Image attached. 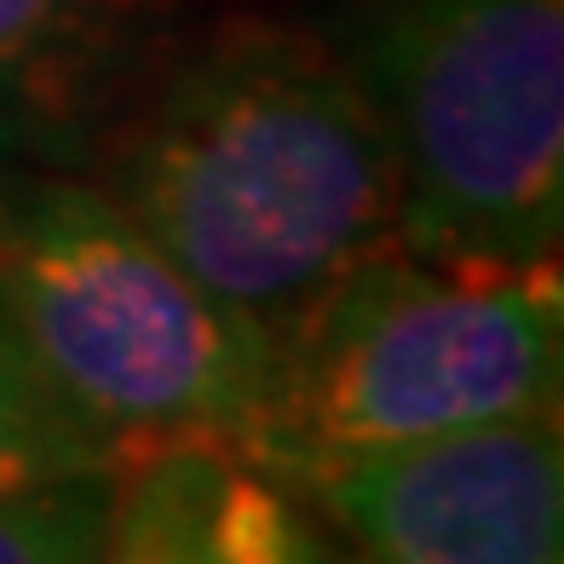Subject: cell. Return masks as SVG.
Segmentation results:
<instances>
[{
  "mask_svg": "<svg viewBox=\"0 0 564 564\" xmlns=\"http://www.w3.org/2000/svg\"><path fill=\"white\" fill-rule=\"evenodd\" d=\"M139 0H0V110L58 121L98 98Z\"/></svg>",
  "mask_w": 564,
  "mask_h": 564,
  "instance_id": "52a82bcc",
  "label": "cell"
},
{
  "mask_svg": "<svg viewBox=\"0 0 564 564\" xmlns=\"http://www.w3.org/2000/svg\"><path fill=\"white\" fill-rule=\"evenodd\" d=\"M82 473H116L110 449L69 415V403L46 387L30 346L0 305V496L41 490Z\"/></svg>",
  "mask_w": 564,
  "mask_h": 564,
  "instance_id": "ba28073f",
  "label": "cell"
},
{
  "mask_svg": "<svg viewBox=\"0 0 564 564\" xmlns=\"http://www.w3.org/2000/svg\"><path fill=\"white\" fill-rule=\"evenodd\" d=\"M0 305L116 473L173 444L237 455L271 340L178 271L98 185H18L0 202Z\"/></svg>",
  "mask_w": 564,
  "mask_h": 564,
  "instance_id": "3957f363",
  "label": "cell"
},
{
  "mask_svg": "<svg viewBox=\"0 0 564 564\" xmlns=\"http://www.w3.org/2000/svg\"><path fill=\"white\" fill-rule=\"evenodd\" d=\"M116 473L0 496V564H98Z\"/></svg>",
  "mask_w": 564,
  "mask_h": 564,
  "instance_id": "9c48e42d",
  "label": "cell"
},
{
  "mask_svg": "<svg viewBox=\"0 0 564 564\" xmlns=\"http://www.w3.org/2000/svg\"><path fill=\"white\" fill-rule=\"evenodd\" d=\"M98 191L271 346L403 242L398 162L351 58L276 18H230L127 93Z\"/></svg>",
  "mask_w": 564,
  "mask_h": 564,
  "instance_id": "6da1fadb",
  "label": "cell"
},
{
  "mask_svg": "<svg viewBox=\"0 0 564 564\" xmlns=\"http://www.w3.org/2000/svg\"><path fill=\"white\" fill-rule=\"evenodd\" d=\"M558 260L392 242L271 346L237 455L305 496L351 460L558 409Z\"/></svg>",
  "mask_w": 564,
  "mask_h": 564,
  "instance_id": "7a4b0ae2",
  "label": "cell"
},
{
  "mask_svg": "<svg viewBox=\"0 0 564 564\" xmlns=\"http://www.w3.org/2000/svg\"><path fill=\"white\" fill-rule=\"evenodd\" d=\"M294 496L230 449H150L116 473L98 564H328Z\"/></svg>",
  "mask_w": 564,
  "mask_h": 564,
  "instance_id": "8992f818",
  "label": "cell"
},
{
  "mask_svg": "<svg viewBox=\"0 0 564 564\" xmlns=\"http://www.w3.org/2000/svg\"><path fill=\"white\" fill-rule=\"evenodd\" d=\"M340 53L387 127L409 248L558 260L564 0H357Z\"/></svg>",
  "mask_w": 564,
  "mask_h": 564,
  "instance_id": "277c9868",
  "label": "cell"
},
{
  "mask_svg": "<svg viewBox=\"0 0 564 564\" xmlns=\"http://www.w3.org/2000/svg\"><path fill=\"white\" fill-rule=\"evenodd\" d=\"M312 490L357 564H564L558 409L351 460Z\"/></svg>",
  "mask_w": 564,
  "mask_h": 564,
  "instance_id": "5b68a950",
  "label": "cell"
},
{
  "mask_svg": "<svg viewBox=\"0 0 564 564\" xmlns=\"http://www.w3.org/2000/svg\"><path fill=\"white\" fill-rule=\"evenodd\" d=\"M328 564H351V558H335V553H328Z\"/></svg>",
  "mask_w": 564,
  "mask_h": 564,
  "instance_id": "30bf717a",
  "label": "cell"
}]
</instances>
